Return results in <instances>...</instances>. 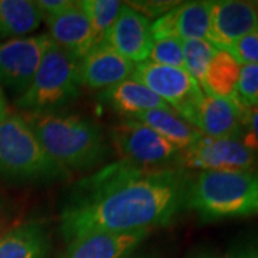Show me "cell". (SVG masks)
I'll return each mask as SVG.
<instances>
[{"instance_id": "1", "label": "cell", "mask_w": 258, "mask_h": 258, "mask_svg": "<svg viewBox=\"0 0 258 258\" xmlns=\"http://www.w3.org/2000/svg\"><path fill=\"white\" fill-rule=\"evenodd\" d=\"M192 172L151 169L119 159L85 176L69 189L59 211L64 242L101 232L152 230L185 211Z\"/></svg>"}, {"instance_id": "2", "label": "cell", "mask_w": 258, "mask_h": 258, "mask_svg": "<svg viewBox=\"0 0 258 258\" xmlns=\"http://www.w3.org/2000/svg\"><path fill=\"white\" fill-rule=\"evenodd\" d=\"M25 119L47 155L71 175L106 162L112 145L93 120L63 113H28Z\"/></svg>"}, {"instance_id": "3", "label": "cell", "mask_w": 258, "mask_h": 258, "mask_svg": "<svg viewBox=\"0 0 258 258\" xmlns=\"http://www.w3.org/2000/svg\"><path fill=\"white\" fill-rule=\"evenodd\" d=\"M185 211L203 222L258 215V174L200 171L191 175Z\"/></svg>"}, {"instance_id": "4", "label": "cell", "mask_w": 258, "mask_h": 258, "mask_svg": "<svg viewBox=\"0 0 258 258\" xmlns=\"http://www.w3.org/2000/svg\"><path fill=\"white\" fill-rule=\"evenodd\" d=\"M69 176L47 155L23 115L13 113L0 120V178L50 184Z\"/></svg>"}, {"instance_id": "5", "label": "cell", "mask_w": 258, "mask_h": 258, "mask_svg": "<svg viewBox=\"0 0 258 258\" xmlns=\"http://www.w3.org/2000/svg\"><path fill=\"white\" fill-rule=\"evenodd\" d=\"M81 86L79 62L52 43L16 106L28 113H53L75 101Z\"/></svg>"}, {"instance_id": "6", "label": "cell", "mask_w": 258, "mask_h": 258, "mask_svg": "<svg viewBox=\"0 0 258 258\" xmlns=\"http://www.w3.org/2000/svg\"><path fill=\"white\" fill-rule=\"evenodd\" d=\"M122 159L151 169L178 168L181 149L137 119H122L109 134Z\"/></svg>"}, {"instance_id": "7", "label": "cell", "mask_w": 258, "mask_h": 258, "mask_svg": "<svg viewBox=\"0 0 258 258\" xmlns=\"http://www.w3.org/2000/svg\"><path fill=\"white\" fill-rule=\"evenodd\" d=\"M178 168L200 171H238L258 174V155L235 138L201 135L179 154Z\"/></svg>"}, {"instance_id": "8", "label": "cell", "mask_w": 258, "mask_h": 258, "mask_svg": "<svg viewBox=\"0 0 258 258\" xmlns=\"http://www.w3.org/2000/svg\"><path fill=\"white\" fill-rule=\"evenodd\" d=\"M132 79L145 85L179 116L204 96L201 86L185 69L161 66L149 60L135 64Z\"/></svg>"}, {"instance_id": "9", "label": "cell", "mask_w": 258, "mask_h": 258, "mask_svg": "<svg viewBox=\"0 0 258 258\" xmlns=\"http://www.w3.org/2000/svg\"><path fill=\"white\" fill-rule=\"evenodd\" d=\"M52 43L47 33L0 42V86L22 95Z\"/></svg>"}, {"instance_id": "10", "label": "cell", "mask_w": 258, "mask_h": 258, "mask_svg": "<svg viewBox=\"0 0 258 258\" xmlns=\"http://www.w3.org/2000/svg\"><path fill=\"white\" fill-rule=\"evenodd\" d=\"M244 105L204 93L201 101L181 116L205 137L241 139L244 134Z\"/></svg>"}, {"instance_id": "11", "label": "cell", "mask_w": 258, "mask_h": 258, "mask_svg": "<svg viewBox=\"0 0 258 258\" xmlns=\"http://www.w3.org/2000/svg\"><path fill=\"white\" fill-rule=\"evenodd\" d=\"M151 23L128 3H122L118 18L106 32L103 42L135 64L145 62L154 45Z\"/></svg>"}, {"instance_id": "12", "label": "cell", "mask_w": 258, "mask_h": 258, "mask_svg": "<svg viewBox=\"0 0 258 258\" xmlns=\"http://www.w3.org/2000/svg\"><path fill=\"white\" fill-rule=\"evenodd\" d=\"M214 46L230 52L232 45L258 26V2L245 0H211Z\"/></svg>"}, {"instance_id": "13", "label": "cell", "mask_w": 258, "mask_h": 258, "mask_svg": "<svg viewBox=\"0 0 258 258\" xmlns=\"http://www.w3.org/2000/svg\"><path fill=\"white\" fill-rule=\"evenodd\" d=\"M134 69V62L101 42L79 60V79L81 85L88 89L105 91L132 78Z\"/></svg>"}, {"instance_id": "14", "label": "cell", "mask_w": 258, "mask_h": 258, "mask_svg": "<svg viewBox=\"0 0 258 258\" xmlns=\"http://www.w3.org/2000/svg\"><path fill=\"white\" fill-rule=\"evenodd\" d=\"M43 20L46 22L47 35L52 42L78 62L98 45L92 28L78 2L62 13L43 18Z\"/></svg>"}, {"instance_id": "15", "label": "cell", "mask_w": 258, "mask_h": 258, "mask_svg": "<svg viewBox=\"0 0 258 258\" xmlns=\"http://www.w3.org/2000/svg\"><path fill=\"white\" fill-rule=\"evenodd\" d=\"M151 230L91 234L66 244L62 258H123L141 248Z\"/></svg>"}, {"instance_id": "16", "label": "cell", "mask_w": 258, "mask_h": 258, "mask_svg": "<svg viewBox=\"0 0 258 258\" xmlns=\"http://www.w3.org/2000/svg\"><path fill=\"white\" fill-rule=\"evenodd\" d=\"M99 99L105 105H108L112 111L123 116V119H132L141 113L152 109L169 108L155 93L151 92L145 85L132 78L101 91Z\"/></svg>"}, {"instance_id": "17", "label": "cell", "mask_w": 258, "mask_h": 258, "mask_svg": "<svg viewBox=\"0 0 258 258\" xmlns=\"http://www.w3.org/2000/svg\"><path fill=\"white\" fill-rule=\"evenodd\" d=\"M50 235L43 222L32 220L0 237V258H47Z\"/></svg>"}, {"instance_id": "18", "label": "cell", "mask_w": 258, "mask_h": 258, "mask_svg": "<svg viewBox=\"0 0 258 258\" xmlns=\"http://www.w3.org/2000/svg\"><path fill=\"white\" fill-rule=\"evenodd\" d=\"M174 36L181 40H205L214 45L208 2H179L171 10Z\"/></svg>"}, {"instance_id": "19", "label": "cell", "mask_w": 258, "mask_h": 258, "mask_svg": "<svg viewBox=\"0 0 258 258\" xmlns=\"http://www.w3.org/2000/svg\"><path fill=\"white\" fill-rule=\"evenodd\" d=\"M148 128L155 131L158 135L171 142L172 145L179 148L181 151L192 145L197 139L203 134L192 125H189L172 108H161V109H152V111L144 112L138 116L132 118Z\"/></svg>"}, {"instance_id": "20", "label": "cell", "mask_w": 258, "mask_h": 258, "mask_svg": "<svg viewBox=\"0 0 258 258\" xmlns=\"http://www.w3.org/2000/svg\"><path fill=\"white\" fill-rule=\"evenodd\" d=\"M240 71V62L230 52L218 49L212 57L204 78V93L227 101L240 102L237 95Z\"/></svg>"}, {"instance_id": "21", "label": "cell", "mask_w": 258, "mask_h": 258, "mask_svg": "<svg viewBox=\"0 0 258 258\" xmlns=\"http://www.w3.org/2000/svg\"><path fill=\"white\" fill-rule=\"evenodd\" d=\"M43 15L33 0H0V37L18 39L35 32Z\"/></svg>"}, {"instance_id": "22", "label": "cell", "mask_w": 258, "mask_h": 258, "mask_svg": "<svg viewBox=\"0 0 258 258\" xmlns=\"http://www.w3.org/2000/svg\"><path fill=\"white\" fill-rule=\"evenodd\" d=\"M78 5L83 10L96 37V42H103V37L109 30L115 19L118 18L122 2L118 0H79Z\"/></svg>"}, {"instance_id": "23", "label": "cell", "mask_w": 258, "mask_h": 258, "mask_svg": "<svg viewBox=\"0 0 258 258\" xmlns=\"http://www.w3.org/2000/svg\"><path fill=\"white\" fill-rule=\"evenodd\" d=\"M217 50L212 43L205 40H182L185 71L197 81L201 89L207 69Z\"/></svg>"}, {"instance_id": "24", "label": "cell", "mask_w": 258, "mask_h": 258, "mask_svg": "<svg viewBox=\"0 0 258 258\" xmlns=\"http://www.w3.org/2000/svg\"><path fill=\"white\" fill-rule=\"evenodd\" d=\"M148 60L161 66L185 69L182 40L176 37L155 39L148 56Z\"/></svg>"}, {"instance_id": "25", "label": "cell", "mask_w": 258, "mask_h": 258, "mask_svg": "<svg viewBox=\"0 0 258 258\" xmlns=\"http://www.w3.org/2000/svg\"><path fill=\"white\" fill-rule=\"evenodd\" d=\"M237 95L244 106L258 108V64H241Z\"/></svg>"}, {"instance_id": "26", "label": "cell", "mask_w": 258, "mask_h": 258, "mask_svg": "<svg viewBox=\"0 0 258 258\" xmlns=\"http://www.w3.org/2000/svg\"><path fill=\"white\" fill-rule=\"evenodd\" d=\"M230 53L241 64H258V26L237 40Z\"/></svg>"}, {"instance_id": "27", "label": "cell", "mask_w": 258, "mask_h": 258, "mask_svg": "<svg viewBox=\"0 0 258 258\" xmlns=\"http://www.w3.org/2000/svg\"><path fill=\"white\" fill-rule=\"evenodd\" d=\"M126 3L147 19H158L164 16L169 10L174 9L175 6H178L179 2H172V0H134V2H126Z\"/></svg>"}, {"instance_id": "28", "label": "cell", "mask_w": 258, "mask_h": 258, "mask_svg": "<svg viewBox=\"0 0 258 258\" xmlns=\"http://www.w3.org/2000/svg\"><path fill=\"white\" fill-rule=\"evenodd\" d=\"M241 141L258 155V108H244V134Z\"/></svg>"}, {"instance_id": "29", "label": "cell", "mask_w": 258, "mask_h": 258, "mask_svg": "<svg viewBox=\"0 0 258 258\" xmlns=\"http://www.w3.org/2000/svg\"><path fill=\"white\" fill-rule=\"evenodd\" d=\"M224 258H258V238H251L235 244Z\"/></svg>"}, {"instance_id": "30", "label": "cell", "mask_w": 258, "mask_h": 258, "mask_svg": "<svg viewBox=\"0 0 258 258\" xmlns=\"http://www.w3.org/2000/svg\"><path fill=\"white\" fill-rule=\"evenodd\" d=\"M36 3L43 18H47V16H53V15L62 13L63 10L69 9L75 2L72 0H37Z\"/></svg>"}, {"instance_id": "31", "label": "cell", "mask_w": 258, "mask_h": 258, "mask_svg": "<svg viewBox=\"0 0 258 258\" xmlns=\"http://www.w3.org/2000/svg\"><path fill=\"white\" fill-rule=\"evenodd\" d=\"M123 258H164V255L157 251V249H141L138 248L137 251L131 252L129 255Z\"/></svg>"}, {"instance_id": "32", "label": "cell", "mask_w": 258, "mask_h": 258, "mask_svg": "<svg viewBox=\"0 0 258 258\" xmlns=\"http://www.w3.org/2000/svg\"><path fill=\"white\" fill-rule=\"evenodd\" d=\"M186 258H224L220 254H217L215 251H212L210 248H200L195 249L194 252H191Z\"/></svg>"}, {"instance_id": "33", "label": "cell", "mask_w": 258, "mask_h": 258, "mask_svg": "<svg viewBox=\"0 0 258 258\" xmlns=\"http://www.w3.org/2000/svg\"><path fill=\"white\" fill-rule=\"evenodd\" d=\"M8 115H9V112H8V102H6V98H5L3 89L0 86V120L5 119Z\"/></svg>"}, {"instance_id": "34", "label": "cell", "mask_w": 258, "mask_h": 258, "mask_svg": "<svg viewBox=\"0 0 258 258\" xmlns=\"http://www.w3.org/2000/svg\"><path fill=\"white\" fill-rule=\"evenodd\" d=\"M0 225H2V224H0Z\"/></svg>"}]
</instances>
